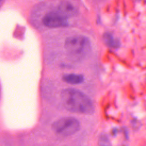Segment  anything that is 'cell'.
I'll use <instances>...</instances> for the list:
<instances>
[{
    "label": "cell",
    "instance_id": "3957f363",
    "mask_svg": "<svg viewBox=\"0 0 146 146\" xmlns=\"http://www.w3.org/2000/svg\"><path fill=\"white\" fill-rule=\"evenodd\" d=\"M51 128L55 133L62 136H68L79 130L80 123L75 117H65L54 121Z\"/></svg>",
    "mask_w": 146,
    "mask_h": 146
},
{
    "label": "cell",
    "instance_id": "ba28073f",
    "mask_svg": "<svg viewBox=\"0 0 146 146\" xmlns=\"http://www.w3.org/2000/svg\"><path fill=\"white\" fill-rule=\"evenodd\" d=\"M98 146H112V144L108 136L102 133L100 135L98 140Z\"/></svg>",
    "mask_w": 146,
    "mask_h": 146
},
{
    "label": "cell",
    "instance_id": "6da1fadb",
    "mask_svg": "<svg viewBox=\"0 0 146 146\" xmlns=\"http://www.w3.org/2000/svg\"><path fill=\"white\" fill-rule=\"evenodd\" d=\"M61 100L64 107L74 113L91 115L95 111V107L91 99L83 92L72 88L62 91Z\"/></svg>",
    "mask_w": 146,
    "mask_h": 146
},
{
    "label": "cell",
    "instance_id": "5b68a950",
    "mask_svg": "<svg viewBox=\"0 0 146 146\" xmlns=\"http://www.w3.org/2000/svg\"><path fill=\"white\" fill-rule=\"evenodd\" d=\"M56 11L67 18L75 16L78 14L76 7L71 2L66 1H62L59 4Z\"/></svg>",
    "mask_w": 146,
    "mask_h": 146
},
{
    "label": "cell",
    "instance_id": "277c9868",
    "mask_svg": "<svg viewBox=\"0 0 146 146\" xmlns=\"http://www.w3.org/2000/svg\"><path fill=\"white\" fill-rule=\"evenodd\" d=\"M42 22L44 26L50 28L66 27L69 24L67 18L57 11L46 14L42 19Z\"/></svg>",
    "mask_w": 146,
    "mask_h": 146
},
{
    "label": "cell",
    "instance_id": "9c48e42d",
    "mask_svg": "<svg viewBox=\"0 0 146 146\" xmlns=\"http://www.w3.org/2000/svg\"><path fill=\"white\" fill-rule=\"evenodd\" d=\"M1 1H2V0H0V3H1Z\"/></svg>",
    "mask_w": 146,
    "mask_h": 146
},
{
    "label": "cell",
    "instance_id": "52a82bcc",
    "mask_svg": "<svg viewBox=\"0 0 146 146\" xmlns=\"http://www.w3.org/2000/svg\"><path fill=\"white\" fill-rule=\"evenodd\" d=\"M64 82L71 84H79L83 82L84 76L81 74H65L62 78Z\"/></svg>",
    "mask_w": 146,
    "mask_h": 146
},
{
    "label": "cell",
    "instance_id": "7a4b0ae2",
    "mask_svg": "<svg viewBox=\"0 0 146 146\" xmlns=\"http://www.w3.org/2000/svg\"><path fill=\"white\" fill-rule=\"evenodd\" d=\"M64 48L72 59L81 60L90 53L91 44L90 39L85 36L74 35L66 39Z\"/></svg>",
    "mask_w": 146,
    "mask_h": 146
},
{
    "label": "cell",
    "instance_id": "8992f818",
    "mask_svg": "<svg viewBox=\"0 0 146 146\" xmlns=\"http://www.w3.org/2000/svg\"><path fill=\"white\" fill-rule=\"evenodd\" d=\"M103 39L104 43L111 48L116 49L120 47L121 43L117 38H115L110 33H105L103 35Z\"/></svg>",
    "mask_w": 146,
    "mask_h": 146
}]
</instances>
